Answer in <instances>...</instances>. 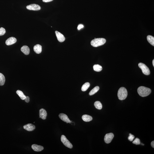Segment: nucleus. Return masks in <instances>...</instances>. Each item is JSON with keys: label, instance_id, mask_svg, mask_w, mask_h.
Instances as JSON below:
<instances>
[{"label": "nucleus", "instance_id": "9d476101", "mask_svg": "<svg viewBox=\"0 0 154 154\" xmlns=\"http://www.w3.org/2000/svg\"><path fill=\"white\" fill-rule=\"evenodd\" d=\"M39 118L43 120H45L47 116V113L46 110L43 108L40 110L39 111Z\"/></svg>", "mask_w": 154, "mask_h": 154}, {"label": "nucleus", "instance_id": "c756f323", "mask_svg": "<svg viewBox=\"0 0 154 154\" xmlns=\"http://www.w3.org/2000/svg\"><path fill=\"white\" fill-rule=\"evenodd\" d=\"M151 145L153 148H154V141H153L151 143Z\"/></svg>", "mask_w": 154, "mask_h": 154}, {"label": "nucleus", "instance_id": "20e7f679", "mask_svg": "<svg viewBox=\"0 0 154 154\" xmlns=\"http://www.w3.org/2000/svg\"><path fill=\"white\" fill-rule=\"evenodd\" d=\"M138 66L141 69L142 73L146 75H149L150 74V71L149 68L145 64L142 63H140L138 64Z\"/></svg>", "mask_w": 154, "mask_h": 154}, {"label": "nucleus", "instance_id": "7c9ffc66", "mask_svg": "<svg viewBox=\"0 0 154 154\" xmlns=\"http://www.w3.org/2000/svg\"><path fill=\"white\" fill-rule=\"evenodd\" d=\"M152 63H153V66L154 67V59H153V60Z\"/></svg>", "mask_w": 154, "mask_h": 154}, {"label": "nucleus", "instance_id": "2eb2a0df", "mask_svg": "<svg viewBox=\"0 0 154 154\" xmlns=\"http://www.w3.org/2000/svg\"><path fill=\"white\" fill-rule=\"evenodd\" d=\"M33 49L36 53L37 54H39L42 51V46L40 45H36L34 47Z\"/></svg>", "mask_w": 154, "mask_h": 154}, {"label": "nucleus", "instance_id": "f3484780", "mask_svg": "<svg viewBox=\"0 0 154 154\" xmlns=\"http://www.w3.org/2000/svg\"><path fill=\"white\" fill-rule=\"evenodd\" d=\"M147 39L148 42L151 45L154 46V37L152 36L148 35L147 37Z\"/></svg>", "mask_w": 154, "mask_h": 154}, {"label": "nucleus", "instance_id": "a211bd4d", "mask_svg": "<svg viewBox=\"0 0 154 154\" xmlns=\"http://www.w3.org/2000/svg\"><path fill=\"white\" fill-rule=\"evenodd\" d=\"M16 93L19 96L20 98L22 100H24L26 97V96L25 95L22 91L18 90L17 91Z\"/></svg>", "mask_w": 154, "mask_h": 154}, {"label": "nucleus", "instance_id": "4468645a", "mask_svg": "<svg viewBox=\"0 0 154 154\" xmlns=\"http://www.w3.org/2000/svg\"><path fill=\"white\" fill-rule=\"evenodd\" d=\"M21 51L24 54L28 55L30 53V49L29 47L26 45H24L21 48Z\"/></svg>", "mask_w": 154, "mask_h": 154}, {"label": "nucleus", "instance_id": "0eeeda50", "mask_svg": "<svg viewBox=\"0 0 154 154\" xmlns=\"http://www.w3.org/2000/svg\"><path fill=\"white\" fill-rule=\"evenodd\" d=\"M28 10H31L38 11L41 10V7L36 4H33L27 6Z\"/></svg>", "mask_w": 154, "mask_h": 154}, {"label": "nucleus", "instance_id": "aec40b11", "mask_svg": "<svg viewBox=\"0 0 154 154\" xmlns=\"http://www.w3.org/2000/svg\"><path fill=\"white\" fill-rule=\"evenodd\" d=\"M90 86V84L89 83L87 82L85 83L83 85L81 88V90L83 91H85L89 88Z\"/></svg>", "mask_w": 154, "mask_h": 154}, {"label": "nucleus", "instance_id": "c85d7f7f", "mask_svg": "<svg viewBox=\"0 0 154 154\" xmlns=\"http://www.w3.org/2000/svg\"><path fill=\"white\" fill-rule=\"evenodd\" d=\"M53 0H43V2H51Z\"/></svg>", "mask_w": 154, "mask_h": 154}, {"label": "nucleus", "instance_id": "4be33fe9", "mask_svg": "<svg viewBox=\"0 0 154 154\" xmlns=\"http://www.w3.org/2000/svg\"><path fill=\"white\" fill-rule=\"evenodd\" d=\"M93 69L95 71L100 72L102 70V67L99 65H95L93 67Z\"/></svg>", "mask_w": 154, "mask_h": 154}, {"label": "nucleus", "instance_id": "1a4fd4ad", "mask_svg": "<svg viewBox=\"0 0 154 154\" xmlns=\"http://www.w3.org/2000/svg\"><path fill=\"white\" fill-rule=\"evenodd\" d=\"M55 33L57 39L59 42H62L65 41V38L63 35L57 31H56Z\"/></svg>", "mask_w": 154, "mask_h": 154}, {"label": "nucleus", "instance_id": "f03ea898", "mask_svg": "<svg viewBox=\"0 0 154 154\" xmlns=\"http://www.w3.org/2000/svg\"><path fill=\"white\" fill-rule=\"evenodd\" d=\"M106 41V40L103 38H96L91 41V44L92 46L97 47L103 45Z\"/></svg>", "mask_w": 154, "mask_h": 154}, {"label": "nucleus", "instance_id": "dca6fc26", "mask_svg": "<svg viewBox=\"0 0 154 154\" xmlns=\"http://www.w3.org/2000/svg\"><path fill=\"white\" fill-rule=\"evenodd\" d=\"M82 119L84 121L89 122L92 120V118L91 116L89 115H85L82 116Z\"/></svg>", "mask_w": 154, "mask_h": 154}, {"label": "nucleus", "instance_id": "393cba45", "mask_svg": "<svg viewBox=\"0 0 154 154\" xmlns=\"http://www.w3.org/2000/svg\"><path fill=\"white\" fill-rule=\"evenodd\" d=\"M133 143L136 145H139L140 144V139L138 138L135 139V140L133 142Z\"/></svg>", "mask_w": 154, "mask_h": 154}, {"label": "nucleus", "instance_id": "39448f33", "mask_svg": "<svg viewBox=\"0 0 154 154\" xmlns=\"http://www.w3.org/2000/svg\"><path fill=\"white\" fill-rule=\"evenodd\" d=\"M61 140L62 142L65 146L70 149L73 148V145L64 135H62L61 137Z\"/></svg>", "mask_w": 154, "mask_h": 154}, {"label": "nucleus", "instance_id": "bb28decb", "mask_svg": "<svg viewBox=\"0 0 154 154\" xmlns=\"http://www.w3.org/2000/svg\"><path fill=\"white\" fill-rule=\"evenodd\" d=\"M25 102L28 103H29V96H26L25 99H24Z\"/></svg>", "mask_w": 154, "mask_h": 154}, {"label": "nucleus", "instance_id": "7ed1b4c3", "mask_svg": "<svg viewBox=\"0 0 154 154\" xmlns=\"http://www.w3.org/2000/svg\"><path fill=\"white\" fill-rule=\"evenodd\" d=\"M128 95V92L126 89L124 87H122L119 89L118 93V98L120 100H125Z\"/></svg>", "mask_w": 154, "mask_h": 154}, {"label": "nucleus", "instance_id": "b1692460", "mask_svg": "<svg viewBox=\"0 0 154 154\" xmlns=\"http://www.w3.org/2000/svg\"><path fill=\"white\" fill-rule=\"evenodd\" d=\"M6 32L5 29L3 28H0V36H3Z\"/></svg>", "mask_w": 154, "mask_h": 154}, {"label": "nucleus", "instance_id": "f8f14e48", "mask_svg": "<svg viewBox=\"0 0 154 154\" xmlns=\"http://www.w3.org/2000/svg\"><path fill=\"white\" fill-rule=\"evenodd\" d=\"M17 39L14 37H11L8 39L6 41V45H11L16 42Z\"/></svg>", "mask_w": 154, "mask_h": 154}, {"label": "nucleus", "instance_id": "423d86ee", "mask_svg": "<svg viewBox=\"0 0 154 154\" xmlns=\"http://www.w3.org/2000/svg\"><path fill=\"white\" fill-rule=\"evenodd\" d=\"M114 137V135L112 133L107 134L104 138V141L107 144H109L111 142Z\"/></svg>", "mask_w": 154, "mask_h": 154}, {"label": "nucleus", "instance_id": "f257e3e1", "mask_svg": "<svg viewBox=\"0 0 154 154\" xmlns=\"http://www.w3.org/2000/svg\"><path fill=\"white\" fill-rule=\"evenodd\" d=\"M137 91L140 96L144 97L148 96L150 94L151 90L150 88L144 86H141L138 88Z\"/></svg>", "mask_w": 154, "mask_h": 154}, {"label": "nucleus", "instance_id": "ddd939ff", "mask_svg": "<svg viewBox=\"0 0 154 154\" xmlns=\"http://www.w3.org/2000/svg\"><path fill=\"white\" fill-rule=\"evenodd\" d=\"M32 149L36 152H40L44 149L43 147L42 146L37 145V144H34L32 145Z\"/></svg>", "mask_w": 154, "mask_h": 154}, {"label": "nucleus", "instance_id": "cd10ccee", "mask_svg": "<svg viewBox=\"0 0 154 154\" xmlns=\"http://www.w3.org/2000/svg\"><path fill=\"white\" fill-rule=\"evenodd\" d=\"M84 27V26L83 25L80 24L78 25V29L80 30L81 28Z\"/></svg>", "mask_w": 154, "mask_h": 154}, {"label": "nucleus", "instance_id": "6e6552de", "mask_svg": "<svg viewBox=\"0 0 154 154\" xmlns=\"http://www.w3.org/2000/svg\"><path fill=\"white\" fill-rule=\"evenodd\" d=\"M59 117L61 120L67 123H70L72 122L70 121L69 118H68V116L65 114L63 113L60 114L59 115Z\"/></svg>", "mask_w": 154, "mask_h": 154}, {"label": "nucleus", "instance_id": "a878e982", "mask_svg": "<svg viewBox=\"0 0 154 154\" xmlns=\"http://www.w3.org/2000/svg\"><path fill=\"white\" fill-rule=\"evenodd\" d=\"M135 138L134 136L133 135H132L131 134H129V136L128 137V140L130 141H132L133 139Z\"/></svg>", "mask_w": 154, "mask_h": 154}, {"label": "nucleus", "instance_id": "412c9836", "mask_svg": "<svg viewBox=\"0 0 154 154\" xmlns=\"http://www.w3.org/2000/svg\"><path fill=\"white\" fill-rule=\"evenodd\" d=\"M5 82L4 76L2 73H0V86L3 85L5 83Z\"/></svg>", "mask_w": 154, "mask_h": 154}, {"label": "nucleus", "instance_id": "9b49d317", "mask_svg": "<svg viewBox=\"0 0 154 154\" xmlns=\"http://www.w3.org/2000/svg\"><path fill=\"white\" fill-rule=\"evenodd\" d=\"M24 129L28 131H32L35 129L36 126L32 124H28L24 126Z\"/></svg>", "mask_w": 154, "mask_h": 154}, {"label": "nucleus", "instance_id": "5701e85b", "mask_svg": "<svg viewBox=\"0 0 154 154\" xmlns=\"http://www.w3.org/2000/svg\"><path fill=\"white\" fill-rule=\"evenodd\" d=\"M94 105L95 108L101 110L102 108V104L99 101L95 102L94 103Z\"/></svg>", "mask_w": 154, "mask_h": 154}, {"label": "nucleus", "instance_id": "6ab92c4d", "mask_svg": "<svg viewBox=\"0 0 154 154\" xmlns=\"http://www.w3.org/2000/svg\"><path fill=\"white\" fill-rule=\"evenodd\" d=\"M99 89V87L98 86H96L89 93L90 95H92L98 91Z\"/></svg>", "mask_w": 154, "mask_h": 154}]
</instances>
